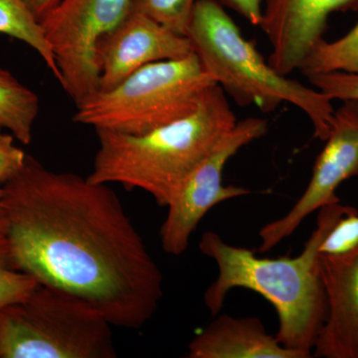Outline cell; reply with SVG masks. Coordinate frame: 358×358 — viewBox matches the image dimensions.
Instances as JSON below:
<instances>
[{
	"label": "cell",
	"mask_w": 358,
	"mask_h": 358,
	"mask_svg": "<svg viewBox=\"0 0 358 358\" xmlns=\"http://www.w3.org/2000/svg\"><path fill=\"white\" fill-rule=\"evenodd\" d=\"M16 265L39 284L67 292L113 327L140 329L159 310L164 275L117 193L27 155L2 185Z\"/></svg>",
	"instance_id": "6da1fadb"
},
{
	"label": "cell",
	"mask_w": 358,
	"mask_h": 358,
	"mask_svg": "<svg viewBox=\"0 0 358 358\" xmlns=\"http://www.w3.org/2000/svg\"><path fill=\"white\" fill-rule=\"evenodd\" d=\"M357 208L339 201L320 207L317 225L298 256L259 258L252 250L226 243L207 231L199 247L218 268L215 281L203 300L212 315L221 313L231 289L256 292L275 308L279 319L275 338L285 348L313 357L317 336L327 319V298L319 268L320 246L341 216Z\"/></svg>",
	"instance_id": "7a4b0ae2"
},
{
	"label": "cell",
	"mask_w": 358,
	"mask_h": 358,
	"mask_svg": "<svg viewBox=\"0 0 358 358\" xmlns=\"http://www.w3.org/2000/svg\"><path fill=\"white\" fill-rule=\"evenodd\" d=\"M218 85L187 117L143 134L95 131L99 147L90 180L141 189L166 207L186 178L236 124Z\"/></svg>",
	"instance_id": "3957f363"
},
{
	"label": "cell",
	"mask_w": 358,
	"mask_h": 358,
	"mask_svg": "<svg viewBox=\"0 0 358 358\" xmlns=\"http://www.w3.org/2000/svg\"><path fill=\"white\" fill-rule=\"evenodd\" d=\"M186 37L205 71L238 105L270 113L282 103H291L312 122L315 138L327 140L333 101L319 90L278 73L256 45L245 38L218 0L196 2Z\"/></svg>",
	"instance_id": "277c9868"
},
{
	"label": "cell",
	"mask_w": 358,
	"mask_h": 358,
	"mask_svg": "<svg viewBox=\"0 0 358 358\" xmlns=\"http://www.w3.org/2000/svg\"><path fill=\"white\" fill-rule=\"evenodd\" d=\"M217 85L194 53L141 68L110 90L78 100L73 122L99 131L143 134L192 114Z\"/></svg>",
	"instance_id": "5b68a950"
},
{
	"label": "cell",
	"mask_w": 358,
	"mask_h": 358,
	"mask_svg": "<svg viewBox=\"0 0 358 358\" xmlns=\"http://www.w3.org/2000/svg\"><path fill=\"white\" fill-rule=\"evenodd\" d=\"M112 327L86 301L38 284L0 310V358H115Z\"/></svg>",
	"instance_id": "8992f818"
},
{
	"label": "cell",
	"mask_w": 358,
	"mask_h": 358,
	"mask_svg": "<svg viewBox=\"0 0 358 358\" xmlns=\"http://www.w3.org/2000/svg\"><path fill=\"white\" fill-rule=\"evenodd\" d=\"M131 6L133 0H60L40 20L55 56L59 83L74 102L99 90V43Z\"/></svg>",
	"instance_id": "52a82bcc"
},
{
	"label": "cell",
	"mask_w": 358,
	"mask_h": 358,
	"mask_svg": "<svg viewBox=\"0 0 358 358\" xmlns=\"http://www.w3.org/2000/svg\"><path fill=\"white\" fill-rule=\"evenodd\" d=\"M267 131V120L262 117L237 121L188 176L167 205L166 219L160 228V242L166 253L173 256L185 253L200 221L214 206L251 194V190L243 186L224 185L223 171L240 150L263 138Z\"/></svg>",
	"instance_id": "ba28073f"
},
{
	"label": "cell",
	"mask_w": 358,
	"mask_h": 358,
	"mask_svg": "<svg viewBox=\"0 0 358 358\" xmlns=\"http://www.w3.org/2000/svg\"><path fill=\"white\" fill-rule=\"evenodd\" d=\"M326 145L317 157L305 192L286 215L259 231V252L266 253L293 235L305 219L320 207L339 201L341 183L358 176V101H343L334 110Z\"/></svg>",
	"instance_id": "9c48e42d"
},
{
	"label": "cell",
	"mask_w": 358,
	"mask_h": 358,
	"mask_svg": "<svg viewBox=\"0 0 358 358\" xmlns=\"http://www.w3.org/2000/svg\"><path fill=\"white\" fill-rule=\"evenodd\" d=\"M192 53L187 37L171 31L131 6L126 17L99 43V90L114 88L152 63L183 58Z\"/></svg>",
	"instance_id": "30bf717a"
},
{
	"label": "cell",
	"mask_w": 358,
	"mask_h": 358,
	"mask_svg": "<svg viewBox=\"0 0 358 358\" xmlns=\"http://www.w3.org/2000/svg\"><path fill=\"white\" fill-rule=\"evenodd\" d=\"M357 6L358 0H266L260 27L271 46L268 62L285 76L300 70L331 14Z\"/></svg>",
	"instance_id": "8fae6325"
},
{
	"label": "cell",
	"mask_w": 358,
	"mask_h": 358,
	"mask_svg": "<svg viewBox=\"0 0 358 358\" xmlns=\"http://www.w3.org/2000/svg\"><path fill=\"white\" fill-rule=\"evenodd\" d=\"M327 319L313 357L358 358V246L338 256L320 255Z\"/></svg>",
	"instance_id": "7c38bea8"
},
{
	"label": "cell",
	"mask_w": 358,
	"mask_h": 358,
	"mask_svg": "<svg viewBox=\"0 0 358 358\" xmlns=\"http://www.w3.org/2000/svg\"><path fill=\"white\" fill-rule=\"evenodd\" d=\"M189 358H308L270 336L260 319L216 315L188 345Z\"/></svg>",
	"instance_id": "4fadbf2b"
},
{
	"label": "cell",
	"mask_w": 358,
	"mask_h": 358,
	"mask_svg": "<svg viewBox=\"0 0 358 358\" xmlns=\"http://www.w3.org/2000/svg\"><path fill=\"white\" fill-rule=\"evenodd\" d=\"M39 112L38 96L0 67V127L23 145H29Z\"/></svg>",
	"instance_id": "5bb4252c"
},
{
	"label": "cell",
	"mask_w": 358,
	"mask_h": 358,
	"mask_svg": "<svg viewBox=\"0 0 358 358\" xmlns=\"http://www.w3.org/2000/svg\"><path fill=\"white\" fill-rule=\"evenodd\" d=\"M0 34L8 35L31 47L55 79L60 81L55 56L43 27L24 0H0Z\"/></svg>",
	"instance_id": "9a60e30c"
},
{
	"label": "cell",
	"mask_w": 358,
	"mask_h": 358,
	"mask_svg": "<svg viewBox=\"0 0 358 358\" xmlns=\"http://www.w3.org/2000/svg\"><path fill=\"white\" fill-rule=\"evenodd\" d=\"M305 76L324 73H358V22L341 38L320 40L301 69Z\"/></svg>",
	"instance_id": "2e32d148"
},
{
	"label": "cell",
	"mask_w": 358,
	"mask_h": 358,
	"mask_svg": "<svg viewBox=\"0 0 358 358\" xmlns=\"http://www.w3.org/2000/svg\"><path fill=\"white\" fill-rule=\"evenodd\" d=\"M38 284L16 265L11 254L6 220L0 215V310L24 301Z\"/></svg>",
	"instance_id": "e0dca14e"
},
{
	"label": "cell",
	"mask_w": 358,
	"mask_h": 358,
	"mask_svg": "<svg viewBox=\"0 0 358 358\" xmlns=\"http://www.w3.org/2000/svg\"><path fill=\"white\" fill-rule=\"evenodd\" d=\"M199 0H133V7L176 34L186 36Z\"/></svg>",
	"instance_id": "ac0fdd59"
},
{
	"label": "cell",
	"mask_w": 358,
	"mask_h": 358,
	"mask_svg": "<svg viewBox=\"0 0 358 358\" xmlns=\"http://www.w3.org/2000/svg\"><path fill=\"white\" fill-rule=\"evenodd\" d=\"M358 246V210L336 221L320 246V255L338 256Z\"/></svg>",
	"instance_id": "d6986e66"
},
{
	"label": "cell",
	"mask_w": 358,
	"mask_h": 358,
	"mask_svg": "<svg viewBox=\"0 0 358 358\" xmlns=\"http://www.w3.org/2000/svg\"><path fill=\"white\" fill-rule=\"evenodd\" d=\"M308 79L329 100L358 101V73H324L310 75Z\"/></svg>",
	"instance_id": "ffe728a7"
},
{
	"label": "cell",
	"mask_w": 358,
	"mask_h": 358,
	"mask_svg": "<svg viewBox=\"0 0 358 358\" xmlns=\"http://www.w3.org/2000/svg\"><path fill=\"white\" fill-rule=\"evenodd\" d=\"M14 136L0 127V185H3L20 173L27 155L14 143Z\"/></svg>",
	"instance_id": "44dd1931"
},
{
	"label": "cell",
	"mask_w": 358,
	"mask_h": 358,
	"mask_svg": "<svg viewBox=\"0 0 358 358\" xmlns=\"http://www.w3.org/2000/svg\"><path fill=\"white\" fill-rule=\"evenodd\" d=\"M222 6L229 7L243 16L252 25L260 26L263 15V0H218Z\"/></svg>",
	"instance_id": "7402d4cb"
},
{
	"label": "cell",
	"mask_w": 358,
	"mask_h": 358,
	"mask_svg": "<svg viewBox=\"0 0 358 358\" xmlns=\"http://www.w3.org/2000/svg\"><path fill=\"white\" fill-rule=\"evenodd\" d=\"M60 0H24L26 6L39 21L53 8Z\"/></svg>",
	"instance_id": "603a6c76"
},
{
	"label": "cell",
	"mask_w": 358,
	"mask_h": 358,
	"mask_svg": "<svg viewBox=\"0 0 358 358\" xmlns=\"http://www.w3.org/2000/svg\"><path fill=\"white\" fill-rule=\"evenodd\" d=\"M1 195H2V185H0V199H1Z\"/></svg>",
	"instance_id": "cb8c5ba5"
}]
</instances>
